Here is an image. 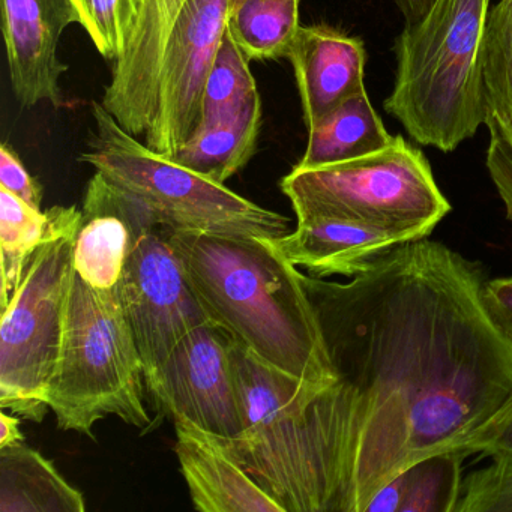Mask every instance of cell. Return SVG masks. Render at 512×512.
I'll list each match as a JSON object with an SVG mask.
<instances>
[{
	"mask_svg": "<svg viewBox=\"0 0 512 512\" xmlns=\"http://www.w3.org/2000/svg\"><path fill=\"white\" fill-rule=\"evenodd\" d=\"M73 2H74V4H76V7H77V2H76V0H73ZM77 11H79V10H77ZM79 16H80V14H79Z\"/></svg>",
	"mask_w": 512,
	"mask_h": 512,
	"instance_id": "35",
	"label": "cell"
},
{
	"mask_svg": "<svg viewBox=\"0 0 512 512\" xmlns=\"http://www.w3.org/2000/svg\"><path fill=\"white\" fill-rule=\"evenodd\" d=\"M455 512H512V460H493L466 476Z\"/></svg>",
	"mask_w": 512,
	"mask_h": 512,
	"instance_id": "27",
	"label": "cell"
},
{
	"mask_svg": "<svg viewBox=\"0 0 512 512\" xmlns=\"http://www.w3.org/2000/svg\"><path fill=\"white\" fill-rule=\"evenodd\" d=\"M269 241L296 268L323 280L337 275L356 277L380 254L413 239L361 221L314 215L298 218L293 232Z\"/></svg>",
	"mask_w": 512,
	"mask_h": 512,
	"instance_id": "14",
	"label": "cell"
},
{
	"mask_svg": "<svg viewBox=\"0 0 512 512\" xmlns=\"http://www.w3.org/2000/svg\"><path fill=\"white\" fill-rule=\"evenodd\" d=\"M19 443H25V436L20 431L19 415L0 413V449Z\"/></svg>",
	"mask_w": 512,
	"mask_h": 512,
	"instance_id": "32",
	"label": "cell"
},
{
	"mask_svg": "<svg viewBox=\"0 0 512 512\" xmlns=\"http://www.w3.org/2000/svg\"><path fill=\"white\" fill-rule=\"evenodd\" d=\"M170 239L212 322L298 379L337 380L305 277L269 239L173 229Z\"/></svg>",
	"mask_w": 512,
	"mask_h": 512,
	"instance_id": "2",
	"label": "cell"
},
{
	"mask_svg": "<svg viewBox=\"0 0 512 512\" xmlns=\"http://www.w3.org/2000/svg\"><path fill=\"white\" fill-rule=\"evenodd\" d=\"M490 131L487 149L488 175L505 206L506 218L512 221V136L493 122H485Z\"/></svg>",
	"mask_w": 512,
	"mask_h": 512,
	"instance_id": "29",
	"label": "cell"
},
{
	"mask_svg": "<svg viewBox=\"0 0 512 512\" xmlns=\"http://www.w3.org/2000/svg\"><path fill=\"white\" fill-rule=\"evenodd\" d=\"M0 188L10 191L32 208L41 209L43 187L28 172L17 152L8 143L0 146Z\"/></svg>",
	"mask_w": 512,
	"mask_h": 512,
	"instance_id": "30",
	"label": "cell"
},
{
	"mask_svg": "<svg viewBox=\"0 0 512 512\" xmlns=\"http://www.w3.org/2000/svg\"><path fill=\"white\" fill-rule=\"evenodd\" d=\"M394 142L367 89L341 104L308 130L307 149L295 169L307 170L358 160Z\"/></svg>",
	"mask_w": 512,
	"mask_h": 512,
	"instance_id": "19",
	"label": "cell"
},
{
	"mask_svg": "<svg viewBox=\"0 0 512 512\" xmlns=\"http://www.w3.org/2000/svg\"><path fill=\"white\" fill-rule=\"evenodd\" d=\"M301 0H245L229 14L227 32L250 62L287 59L299 29Z\"/></svg>",
	"mask_w": 512,
	"mask_h": 512,
	"instance_id": "23",
	"label": "cell"
},
{
	"mask_svg": "<svg viewBox=\"0 0 512 512\" xmlns=\"http://www.w3.org/2000/svg\"><path fill=\"white\" fill-rule=\"evenodd\" d=\"M482 86L485 122L512 136V0H500L488 14Z\"/></svg>",
	"mask_w": 512,
	"mask_h": 512,
	"instance_id": "24",
	"label": "cell"
},
{
	"mask_svg": "<svg viewBox=\"0 0 512 512\" xmlns=\"http://www.w3.org/2000/svg\"><path fill=\"white\" fill-rule=\"evenodd\" d=\"M461 451L491 460H512V397L461 446Z\"/></svg>",
	"mask_w": 512,
	"mask_h": 512,
	"instance_id": "28",
	"label": "cell"
},
{
	"mask_svg": "<svg viewBox=\"0 0 512 512\" xmlns=\"http://www.w3.org/2000/svg\"><path fill=\"white\" fill-rule=\"evenodd\" d=\"M482 299L493 322L512 341V275L485 281Z\"/></svg>",
	"mask_w": 512,
	"mask_h": 512,
	"instance_id": "31",
	"label": "cell"
},
{
	"mask_svg": "<svg viewBox=\"0 0 512 512\" xmlns=\"http://www.w3.org/2000/svg\"><path fill=\"white\" fill-rule=\"evenodd\" d=\"M262 116V100L257 92L235 112L200 124L172 160L226 185L256 154Z\"/></svg>",
	"mask_w": 512,
	"mask_h": 512,
	"instance_id": "17",
	"label": "cell"
},
{
	"mask_svg": "<svg viewBox=\"0 0 512 512\" xmlns=\"http://www.w3.org/2000/svg\"><path fill=\"white\" fill-rule=\"evenodd\" d=\"M85 497L25 443L0 449V512H83Z\"/></svg>",
	"mask_w": 512,
	"mask_h": 512,
	"instance_id": "20",
	"label": "cell"
},
{
	"mask_svg": "<svg viewBox=\"0 0 512 512\" xmlns=\"http://www.w3.org/2000/svg\"><path fill=\"white\" fill-rule=\"evenodd\" d=\"M83 212L67 208L61 226L29 260L19 289L0 320V406L43 421L47 389L64 343L73 289L74 244Z\"/></svg>",
	"mask_w": 512,
	"mask_h": 512,
	"instance_id": "7",
	"label": "cell"
},
{
	"mask_svg": "<svg viewBox=\"0 0 512 512\" xmlns=\"http://www.w3.org/2000/svg\"><path fill=\"white\" fill-rule=\"evenodd\" d=\"M170 232L169 226L137 203L136 238L116 284L142 355L145 379L161 367L188 332L211 320Z\"/></svg>",
	"mask_w": 512,
	"mask_h": 512,
	"instance_id": "8",
	"label": "cell"
},
{
	"mask_svg": "<svg viewBox=\"0 0 512 512\" xmlns=\"http://www.w3.org/2000/svg\"><path fill=\"white\" fill-rule=\"evenodd\" d=\"M242 2H245V0H229V14L236 10Z\"/></svg>",
	"mask_w": 512,
	"mask_h": 512,
	"instance_id": "34",
	"label": "cell"
},
{
	"mask_svg": "<svg viewBox=\"0 0 512 512\" xmlns=\"http://www.w3.org/2000/svg\"><path fill=\"white\" fill-rule=\"evenodd\" d=\"M67 214L64 206L50 211L32 208L10 191L0 188V265L2 290L0 308L4 310L22 283L26 266L35 251L55 235Z\"/></svg>",
	"mask_w": 512,
	"mask_h": 512,
	"instance_id": "22",
	"label": "cell"
},
{
	"mask_svg": "<svg viewBox=\"0 0 512 512\" xmlns=\"http://www.w3.org/2000/svg\"><path fill=\"white\" fill-rule=\"evenodd\" d=\"M401 16L404 17V26L416 25L427 14L434 0H394Z\"/></svg>",
	"mask_w": 512,
	"mask_h": 512,
	"instance_id": "33",
	"label": "cell"
},
{
	"mask_svg": "<svg viewBox=\"0 0 512 512\" xmlns=\"http://www.w3.org/2000/svg\"><path fill=\"white\" fill-rule=\"evenodd\" d=\"M307 130L365 91L364 41L328 25L299 26L287 55Z\"/></svg>",
	"mask_w": 512,
	"mask_h": 512,
	"instance_id": "13",
	"label": "cell"
},
{
	"mask_svg": "<svg viewBox=\"0 0 512 512\" xmlns=\"http://www.w3.org/2000/svg\"><path fill=\"white\" fill-rule=\"evenodd\" d=\"M281 190L298 218H346L406 233L413 241L428 238L452 209L424 152L403 136L358 160L293 167Z\"/></svg>",
	"mask_w": 512,
	"mask_h": 512,
	"instance_id": "6",
	"label": "cell"
},
{
	"mask_svg": "<svg viewBox=\"0 0 512 512\" xmlns=\"http://www.w3.org/2000/svg\"><path fill=\"white\" fill-rule=\"evenodd\" d=\"M185 2L131 0L133 23L127 46L113 64L101 104L133 136H145L154 122L161 61Z\"/></svg>",
	"mask_w": 512,
	"mask_h": 512,
	"instance_id": "12",
	"label": "cell"
},
{
	"mask_svg": "<svg viewBox=\"0 0 512 512\" xmlns=\"http://www.w3.org/2000/svg\"><path fill=\"white\" fill-rule=\"evenodd\" d=\"M229 331L208 320L188 332L166 361L146 377V389L170 418L235 439L244 433L233 376Z\"/></svg>",
	"mask_w": 512,
	"mask_h": 512,
	"instance_id": "10",
	"label": "cell"
},
{
	"mask_svg": "<svg viewBox=\"0 0 512 512\" xmlns=\"http://www.w3.org/2000/svg\"><path fill=\"white\" fill-rule=\"evenodd\" d=\"M254 94H257V86L250 61L232 35L226 32L206 82L200 124L217 121L235 112Z\"/></svg>",
	"mask_w": 512,
	"mask_h": 512,
	"instance_id": "25",
	"label": "cell"
},
{
	"mask_svg": "<svg viewBox=\"0 0 512 512\" xmlns=\"http://www.w3.org/2000/svg\"><path fill=\"white\" fill-rule=\"evenodd\" d=\"M230 358L244 431L265 427L305 409L328 388L305 382L268 364L236 340Z\"/></svg>",
	"mask_w": 512,
	"mask_h": 512,
	"instance_id": "18",
	"label": "cell"
},
{
	"mask_svg": "<svg viewBox=\"0 0 512 512\" xmlns=\"http://www.w3.org/2000/svg\"><path fill=\"white\" fill-rule=\"evenodd\" d=\"M484 269L424 238L349 283L305 277L337 380L293 421L320 512H365L410 464L455 451L512 397V341Z\"/></svg>",
	"mask_w": 512,
	"mask_h": 512,
	"instance_id": "1",
	"label": "cell"
},
{
	"mask_svg": "<svg viewBox=\"0 0 512 512\" xmlns=\"http://www.w3.org/2000/svg\"><path fill=\"white\" fill-rule=\"evenodd\" d=\"M80 25L73 0H2V31L11 85L23 109L50 103L65 106L61 77L68 65L59 59L62 34Z\"/></svg>",
	"mask_w": 512,
	"mask_h": 512,
	"instance_id": "11",
	"label": "cell"
},
{
	"mask_svg": "<svg viewBox=\"0 0 512 512\" xmlns=\"http://www.w3.org/2000/svg\"><path fill=\"white\" fill-rule=\"evenodd\" d=\"M176 455L200 512H284L220 445L217 437L175 419Z\"/></svg>",
	"mask_w": 512,
	"mask_h": 512,
	"instance_id": "15",
	"label": "cell"
},
{
	"mask_svg": "<svg viewBox=\"0 0 512 512\" xmlns=\"http://www.w3.org/2000/svg\"><path fill=\"white\" fill-rule=\"evenodd\" d=\"M80 26L88 32L97 52L116 62L124 55L133 23L131 0H76Z\"/></svg>",
	"mask_w": 512,
	"mask_h": 512,
	"instance_id": "26",
	"label": "cell"
},
{
	"mask_svg": "<svg viewBox=\"0 0 512 512\" xmlns=\"http://www.w3.org/2000/svg\"><path fill=\"white\" fill-rule=\"evenodd\" d=\"M466 457L455 449L421 458L383 485L365 512H455Z\"/></svg>",
	"mask_w": 512,
	"mask_h": 512,
	"instance_id": "21",
	"label": "cell"
},
{
	"mask_svg": "<svg viewBox=\"0 0 512 512\" xmlns=\"http://www.w3.org/2000/svg\"><path fill=\"white\" fill-rule=\"evenodd\" d=\"M229 0H187L167 41L155 116L146 131L152 151L173 158L202 121L203 95L227 32Z\"/></svg>",
	"mask_w": 512,
	"mask_h": 512,
	"instance_id": "9",
	"label": "cell"
},
{
	"mask_svg": "<svg viewBox=\"0 0 512 512\" xmlns=\"http://www.w3.org/2000/svg\"><path fill=\"white\" fill-rule=\"evenodd\" d=\"M490 0H434L394 44L383 107L422 146L454 152L485 124L482 53Z\"/></svg>",
	"mask_w": 512,
	"mask_h": 512,
	"instance_id": "3",
	"label": "cell"
},
{
	"mask_svg": "<svg viewBox=\"0 0 512 512\" xmlns=\"http://www.w3.org/2000/svg\"><path fill=\"white\" fill-rule=\"evenodd\" d=\"M94 130L79 161L148 209L173 230L275 239L290 232V220L233 193L152 151L128 133L98 101L91 103Z\"/></svg>",
	"mask_w": 512,
	"mask_h": 512,
	"instance_id": "5",
	"label": "cell"
},
{
	"mask_svg": "<svg viewBox=\"0 0 512 512\" xmlns=\"http://www.w3.org/2000/svg\"><path fill=\"white\" fill-rule=\"evenodd\" d=\"M82 212L74 269L92 287L112 289L136 238L137 203L95 172L86 188Z\"/></svg>",
	"mask_w": 512,
	"mask_h": 512,
	"instance_id": "16",
	"label": "cell"
},
{
	"mask_svg": "<svg viewBox=\"0 0 512 512\" xmlns=\"http://www.w3.org/2000/svg\"><path fill=\"white\" fill-rule=\"evenodd\" d=\"M145 367L118 287L97 289L74 275L64 343L46 401L58 427L92 436L107 416L145 431Z\"/></svg>",
	"mask_w": 512,
	"mask_h": 512,
	"instance_id": "4",
	"label": "cell"
}]
</instances>
